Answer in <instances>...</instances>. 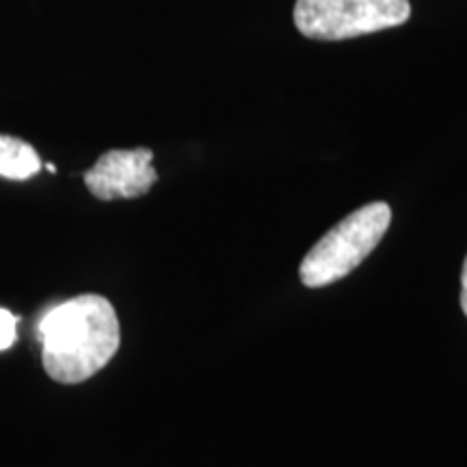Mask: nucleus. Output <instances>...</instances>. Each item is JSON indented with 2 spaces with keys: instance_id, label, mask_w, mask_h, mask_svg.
Masks as SVG:
<instances>
[{
  "instance_id": "obj_1",
  "label": "nucleus",
  "mask_w": 467,
  "mask_h": 467,
  "mask_svg": "<svg viewBox=\"0 0 467 467\" xmlns=\"http://www.w3.org/2000/svg\"><path fill=\"white\" fill-rule=\"evenodd\" d=\"M44 370L58 383L74 385L100 372L119 348V320L100 295L58 303L37 325Z\"/></svg>"
},
{
  "instance_id": "obj_2",
  "label": "nucleus",
  "mask_w": 467,
  "mask_h": 467,
  "mask_svg": "<svg viewBox=\"0 0 467 467\" xmlns=\"http://www.w3.org/2000/svg\"><path fill=\"white\" fill-rule=\"evenodd\" d=\"M389 221L392 210L383 202L350 213L307 251L299 268L301 282L307 288H323L347 277L381 243Z\"/></svg>"
},
{
  "instance_id": "obj_3",
  "label": "nucleus",
  "mask_w": 467,
  "mask_h": 467,
  "mask_svg": "<svg viewBox=\"0 0 467 467\" xmlns=\"http://www.w3.org/2000/svg\"><path fill=\"white\" fill-rule=\"evenodd\" d=\"M409 0H296L295 26L317 42H340L405 25Z\"/></svg>"
},
{
  "instance_id": "obj_4",
  "label": "nucleus",
  "mask_w": 467,
  "mask_h": 467,
  "mask_svg": "<svg viewBox=\"0 0 467 467\" xmlns=\"http://www.w3.org/2000/svg\"><path fill=\"white\" fill-rule=\"evenodd\" d=\"M154 151L148 148L110 150L85 173V184L102 202L134 200L148 192L159 180Z\"/></svg>"
},
{
  "instance_id": "obj_5",
  "label": "nucleus",
  "mask_w": 467,
  "mask_h": 467,
  "mask_svg": "<svg viewBox=\"0 0 467 467\" xmlns=\"http://www.w3.org/2000/svg\"><path fill=\"white\" fill-rule=\"evenodd\" d=\"M42 161L33 145L9 134H0V178L28 180L39 173Z\"/></svg>"
},
{
  "instance_id": "obj_6",
  "label": "nucleus",
  "mask_w": 467,
  "mask_h": 467,
  "mask_svg": "<svg viewBox=\"0 0 467 467\" xmlns=\"http://www.w3.org/2000/svg\"><path fill=\"white\" fill-rule=\"evenodd\" d=\"M16 329H17V318L9 309L0 307V350H7L14 347L16 342Z\"/></svg>"
},
{
  "instance_id": "obj_7",
  "label": "nucleus",
  "mask_w": 467,
  "mask_h": 467,
  "mask_svg": "<svg viewBox=\"0 0 467 467\" xmlns=\"http://www.w3.org/2000/svg\"><path fill=\"white\" fill-rule=\"evenodd\" d=\"M461 307H463V312L467 317V258L463 265V273H461Z\"/></svg>"
},
{
  "instance_id": "obj_8",
  "label": "nucleus",
  "mask_w": 467,
  "mask_h": 467,
  "mask_svg": "<svg viewBox=\"0 0 467 467\" xmlns=\"http://www.w3.org/2000/svg\"><path fill=\"white\" fill-rule=\"evenodd\" d=\"M46 169H48L50 173H55V171H57V167H55V165H46Z\"/></svg>"
}]
</instances>
